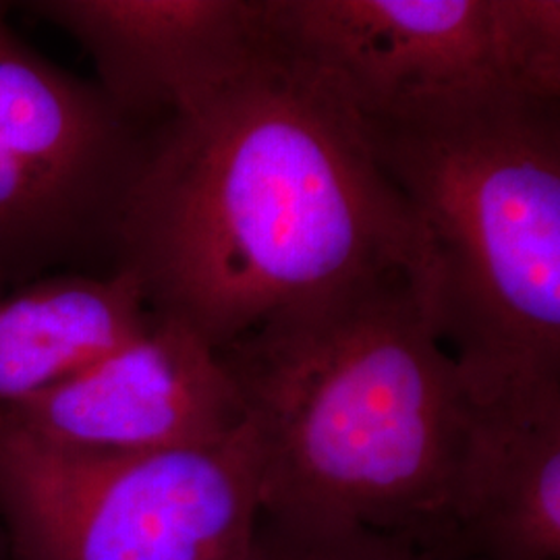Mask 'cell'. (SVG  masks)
<instances>
[{
	"label": "cell",
	"instance_id": "cell-1",
	"mask_svg": "<svg viewBox=\"0 0 560 560\" xmlns=\"http://www.w3.org/2000/svg\"><path fill=\"white\" fill-rule=\"evenodd\" d=\"M113 270L133 277L150 312L221 351L390 275L418 287L423 243L349 102L266 38L150 127Z\"/></svg>",
	"mask_w": 560,
	"mask_h": 560
},
{
	"label": "cell",
	"instance_id": "cell-2",
	"mask_svg": "<svg viewBox=\"0 0 560 560\" xmlns=\"http://www.w3.org/2000/svg\"><path fill=\"white\" fill-rule=\"evenodd\" d=\"M219 355L258 451L261 517L459 552L474 402L409 275L280 316Z\"/></svg>",
	"mask_w": 560,
	"mask_h": 560
},
{
	"label": "cell",
	"instance_id": "cell-3",
	"mask_svg": "<svg viewBox=\"0 0 560 560\" xmlns=\"http://www.w3.org/2000/svg\"><path fill=\"white\" fill-rule=\"evenodd\" d=\"M360 120L420 229L416 289L471 402L560 382L559 102L492 90Z\"/></svg>",
	"mask_w": 560,
	"mask_h": 560
},
{
	"label": "cell",
	"instance_id": "cell-4",
	"mask_svg": "<svg viewBox=\"0 0 560 560\" xmlns=\"http://www.w3.org/2000/svg\"><path fill=\"white\" fill-rule=\"evenodd\" d=\"M261 520L247 428L131 457H73L0 428V525L18 560H247Z\"/></svg>",
	"mask_w": 560,
	"mask_h": 560
},
{
	"label": "cell",
	"instance_id": "cell-5",
	"mask_svg": "<svg viewBox=\"0 0 560 560\" xmlns=\"http://www.w3.org/2000/svg\"><path fill=\"white\" fill-rule=\"evenodd\" d=\"M0 2V280L113 270L148 131L44 57Z\"/></svg>",
	"mask_w": 560,
	"mask_h": 560
},
{
	"label": "cell",
	"instance_id": "cell-6",
	"mask_svg": "<svg viewBox=\"0 0 560 560\" xmlns=\"http://www.w3.org/2000/svg\"><path fill=\"white\" fill-rule=\"evenodd\" d=\"M245 425L221 355L191 328L152 312L145 328L36 397L0 409V428L73 457H131L208 446Z\"/></svg>",
	"mask_w": 560,
	"mask_h": 560
},
{
	"label": "cell",
	"instance_id": "cell-7",
	"mask_svg": "<svg viewBox=\"0 0 560 560\" xmlns=\"http://www.w3.org/2000/svg\"><path fill=\"white\" fill-rule=\"evenodd\" d=\"M268 42L361 119L502 90L492 0H260Z\"/></svg>",
	"mask_w": 560,
	"mask_h": 560
},
{
	"label": "cell",
	"instance_id": "cell-8",
	"mask_svg": "<svg viewBox=\"0 0 560 560\" xmlns=\"http://www.w3.org/2000/svg\"><path fill=\"white\" fill-rule=\"evenodd\" d=\"M23 11L90 55L96 85L150 129L231 78L264 46L260 0H36Z\"/></svg>",
	"mask_w": 560,
	"mask_h": 560
},
{
	"label": "cell",
	"instance_id": "cell-9",
	"mask_svg": "<svg viewBox=\"0 0 560 560\" xmlns=\"http://www.w3.org/2000/svg\"><path fill=\"white\" fill-rule=\"evenodd\" d=\"M455 540L467 560L560 559V382L474 405Z\"/></svg>",
	"mask_w": 560,
	"mask_h": 560
},
{
	"label": "cell",
	"instance_id": "cell-10",
	"mask_svg": "<svg viewBox=\"0 0 560 560\" xmlns=\"http://www.w3.org/2000/svg\"><path fill=\"white\" fill-rule=\"evenodd\" d=\"M152 318L122 270H62L0 301V409L36 397L133 339Z\"/></svg>",
	"mask_w": 560,
	"mask_h": 560
},
{
	"label": "cell",
	"instance_id": "cell-11",
	"mask_svg": "<svg viewBox=\"0 0 560 560\" xmlns=\"http://www.w3.org/2000/svg\"><path fill=\"white\" fill-rule=\"evenodd\" d=\"M492 40L504 92L560 101L559 0H492Z\"/></svg>",
	"mask_w": 560,
	"mask_h": 560
},
{
	"label": "cell",
	"instance_id": "cell-12",
	"mask_svg": "<svg viewBox=\"0 0 560 560\" xmlns=\"http://www.w3.org/2000/svg\"><path fill=\"white\" fill-rule=\"evenodd\" d=\"M247 560H467L453 548L430 546L361 525H293L261 517Z\"/></svg>",
	"mask_w": 560,
	"mask_h": 560
},
{
	"label": "cell",
	"instance_id": "cell-13",
	"mask_svg": "<svg viewBox=\"0 0 560 560\" xmlns=\"http://www.w3.org/2000/svg\"><path fill=\"white\" fill-rule=\"evenodd\" d=\"M0 560H18L13 548H11V541L7 538L2 525H0Z\"/></svg>",
	"mask_w": 560,
	"mask_h": 560
}]
</instances>
